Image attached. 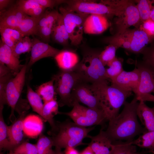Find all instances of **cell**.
I'll return each instance as SVG.
<instances>
[{
    "label": "cell",
    "instance_id": "obj_1",
    "mask_svg": "<svg viewBox=\"0 0 154 154\" xmlns=\"http://www.w3.org/2000/svg\"><path fill=\"white\" fill-rule=\"evenodd\" d=\"M138 101L135 96L130 102L126 101L121 113L108 121L105 132L112 142L132 141L136 136L147 131L142 127L137 120Z\"/></svg>",
    "mask_w": 154,
    "mask_h": 154
},
{
    "label": "cell",
    "instance_id": "obj_2",
    "mask_svg": "<svg viewBox=\"0 0 154 154\" xmlns=\"http://www.w3.org/2000/svg\"><path fill=\"white\" fill-rule=\"evenodd\" d=\"M91 84L108 121L118 115L120 107L127 98L133 94L131 91L112 84L109 86L107 80Z\"/></svg>",
    "mask_w": 154,
    "mask_h": 154
},
{
    "label": "cell",
    "instance_id": "obj_3",
    "mask_svg": "<svg viewBox=\"0 0 154 154\" xmlns=\"http://www.w3.org/2000/svg\"><path fill=\"white\" fill-rule=\"evenodd\" d=\"M129 0H101L99 3L93 0H66L67 10L87 14L102 15L108 18L118 17L124 12Z\"/></svg>",
    "mask_w": 154,
    "mask_h": 154
},
{
    "label": "cell",
    "instance_id": "obj_4",
    "mask_svg": "<svg viewBox=\"0 0 154 154\" xmlns=\"http://www.w3.org/2000/svg\"><path fill=\"white\" fill-rule=\"evenodd\" d=\"M57 129L51 137L55 147L62 149L68 147H76L84 144L83 141L95 126L84 127L80 126L67 119L56 123Z\"/></svg>",
    "mask_w": 154,
    "mask_h": 154
},
{
    "label": "cell",
    "instance_id": "obj_5",
    "mask_svg": "<svg viewBox=\"0 0 154 154\" xmlns=\"http://www.w3.org/2000/svg\"><path fill=\"white\" fill-rule=\"evenodd\" d=\"M101 52L89 48L83 50L82 60L73 70L83 81L93 84L107 80L106 68L99 58Z\"/></svg>",
    "mask_w": 154,
    "mask_h": 154
},
{
    "label": "cell",
    "instance_id": "obj_6",
    "mask_svg": "<svg viewBox=\"0 0 154 154\" xmlns=\"http://www.w3.org/2000/svg\"><path fill=\"white\" fill-rule=\"evenodd\" d=\"M73 108L69 112L61 113L68 116L76 124L83 127H89L95 125L103 126L108 121L103 111L84 106L74 101Z\"/></svg>",
    "mask_w": 154,
    "mask_h": 154
},
{
    "label": "cell",
    "instance_id": "obj_7",
    "mask_svg": "<svg viewBox=\"0 0 154 154\" xmlns=\"http://www.w3.org/2000/svg\"><path fill=\"white\" fill-rule=\"evenodd\" d=\"M54 80L55 90L60 99L59 106L65 105L72 106L71 94L76 85L82 80L80 76L74 71H61L52 77Z\"/></svg>",
    "mask_w": 154,
    "mask_h": 154
},
{
    "label": "cell",
    "instance_id": "obj_8",
    "mask_svg": "<svg viewBox=\"0 0 154 154\" xmlns=\"http://www.w3.org/2000/svg\"><path fill=\"white\" fill-rule=\"evenodd\" d=\"M59 10L62 16L71 44L74 46L79 45L83 40L84 24L89 15L69 11L64 7H60Z\"/></svg>",
    "mask_w": 154,
    "mask_h": 154
},
{
    "label": "cell",
    "instance_id": "obj_9",
    "mask_svg": "<svg viewBox=\"0 0 154 154\" xmlns=\"http://www.w3.org/2000/svg\"><path fill=\"white\" fill-rule=\"evenodd\" d=\"M27 64L26 63L15 77L8 82L6 89V104L11 108L9 119L13 123L16 118L14 115L16 106L19 99L24 85Z\"/></svg>",
    "mask_w": 154,
    "mask_h": 154
},
{
    "label": "cell",
    "instance_id": "obj_10",
    "mask_svg": "<svg viewBox=\"0 0 154 154\" xmlns=\"http://www.w3.org/2000/svg\"><path fill=\"white\" fill-rule=\"evenodd\" d=\"M135 3V0H131L123 13L115 18L112 25L113 35L122 32L132 26L139 28L140 17Z\"/></svg>",
    "mask_w": 154,
    "mask_h": 154
},
{
    "label": "cell",
    "instance_id": "obj_11",
    "mask_svg": "<svg viewBox=\"0 0 154 154\" xmlns=\"http://www.w3.org/2000/svg\"><path fill=\"white\" fill-rule=\"evenodd\" d=\"M89 84L82 80L76 85L73 89L71 94L72 104L75 101L82 103L89 108L102 110L99 99L92 84Z\"/></svg>",
    "mask_w": 154,
    "mask_h": 154
},
{
    "label": "cell",
    "instance_id": "obj_12",
    "mask_svg": "<svg viewBox=\"0 0 154 154\" xmlns=\"http://www.w3.org/2000/svg\"><path fill=\"white\" fill-rule=\"evenodd\" d=\"M135 65L140 72V80L135 96L151 94L154 91V67L143 60L136 61Z\"/></svg>",
    "mask_w": 154,
    "mask_h": 154
},
{
    "label": "cell",
    "instance_id": "obj_13",
    "mask_svg": "<svg viewBox=\"0 0 154 154\" xmlns=\"http://www.w3.org/2000/svg\"><path fill=\"white\" fill-rule=\"evenodd\" d=\"M112 85L122 89L133 92H137L140 80L139 71L135 67L132 71H123L119 75L110 80Z\"/></svg>",
    "mask_w": 154,
    "mask_h": 154
},
{
    "label": "cell",
    "instance_id": "obj_14",
    "mask_svg": "<svg viewBox=\"0 0 154 154\" xmlns=\"http://www.w3.org/2000/svg\"><path fill=\"white\" fill-rule=\"evenodd\" d=\"M32 40L31 56L27 64V70L39 60L48 57H54L61 51L36 38H33Z\"/></svg>",
    "mask_w": 154,
    "mask_h": 154
},
{
    "label": "cell",
    "instance_id": "obj_15",
    "mask_svg": "<svg viewBox=\"0 0 154 154\" xmlns=\"http://www.w3.org/2000/svg\"><path fill=\"white\" fill-rule=\"evenodd\" d=\"M0 26L17 29L21 21L28 16L19 8L16 3L0 11Z\"/></svg>",
    "mask_w": 154,
    "mask_h": 154
},
{
    "label": "cell",
    "instance_id": "obj_16",
    "mask_svg": "<svg viewBox=\"0 0 154 154\" xmlns=\"http://www.w3.org/2000/svg\"><path fill=\"white\" fill-rule=\"evenodd\" d=\"M110 26L108 18L100 15H89L84 22V33L89 34L102 33Z\"/></svg>",
    "mask_w": 154,
    "mask_h": 154
},
{
    "label": "cell",
    "instance_id": "obj_17",
    "mask_svg": "<svg viewBox=\"0 0 154 154\" xmlns=\"http://www.w3.org/2000/svg\"><path fill=\"white\" fill-rule=\"evenodd\" d=\"M26 113V111H23L10 125L8 126L9 139L10 144V151H13L23 142L22 141L24 134L23 121Z\"/></svg>",
    "mask_w": 154,
    "mask_h": 154
},
{
    "label": "cell",
    "instance_id": "obj_18",
    "mask_svg": "<svg viewBox=\"0 0 154 154\" xmlns=\"http://www.w3.org/2000/svg\"><path fill=\"white\" fill-rule=\"evenodd\" d=\"M91 139L88 145L90 146L94 154H110L113 142L102 128L97 135L88 137Z\"/></svg>",
    "mask_w": 154,
    "mask_h": 154
},
{
    "label": "cell",
    "instance_id": "obj_19",
    "mask_svg": "<svg viewBox=\"0 0 154 154\" xmlns=\"http://www.w3.org/2000/svg\"><path fill=\"white\" fill-rule=\"evenodd\" d=\"M0 63L5 64L15 76L23 66L20 64L19 58L14 55L11 48L1 40L0 41Z\"/></svg>",
    "mask_w": 154,
    "mask_h": 154
},
{
    "label": "cell",
    "instance_id": "obj_20",
    "mask_svg": "<svg viewBox=\"0 0 154 154\" xmlns=\"http://www.w3.org/2000/svg\"><path fill=\"white\" fill-rule=\"evenodd\" d=\"M54 58L62 71H73L79 62L77 54L74 51L67 50H61Z\"/></svg>",
    "mask_w": 154,
    "mask_h": 154
},
{
    "label": "cell",
    "instance_id": "obj_21",
    "mask_svg": "<svg viewBox=\"0 0 154 154\" xmlns=\"http://www.w3.org/2000/svg\"><path fill=\"white\" fill-rule=\"evenodd\" d=\"M154 40L139 29H132L129 51L135 54L141 53L143 50Z\"/></svg>",
    "mask_w": 154,
    "mask_h": 154
},
{
    "label": "cell",
    "instance_id": "obj_22",
    "mask_svg": "<svg viewBox=\"0 0 154 154\" xmlns=\"http://www.w3.org/2000/svg\"><path fill=\"white\" fill-rule=\"evenodd\" d=\"M43 128V121L39 116L30 115L24 118V132L27 136L31 138L36 137L42 133Z\"/></svg>",
    "mask_w": 154,
    "mask_h": 154
},
{
    "label": "cell",
    "instance_id": "obj_23",
    "mask_svg": "<svg viewBox=\"0 0 154 154\" xmlns=\"http://www.w3.org/2000/svg\"><path fill=\"white\" fill-rule=\"evenodd\" d=\"M137 114L147 131H154V106L150 108L144 102L140 101L137 108Z\"/></svg>",
    "mask_w": 154,
    "mask_h": 154
},
{
    "label": "cell",
    "instance_id": "obj_24",
    "mask_svg": "<svg viewBox=\"0 0 154 154\" xmlns=\"http://www.w3.org/2000/svg\"><path fill=\"white\" fill-rule=\"evenodd\" d=\"M53 40L63 46H66L69 39L64 23L62 15L60 13L52 29L51 35Z\"/></svg>",
    "mask_w": 154,
    "mask_h": 154
},
{
    "label": "cell",
    "instance_id": "obj_25",
    "mask_svg": "<svg viewBox=\"0 0 154 154\" xmlns=\"http://www.w3.org/2000/svg\"><path fill=\"white\" fill-rule=\"evenodd\" d=\"M132 29L129 28L122 32L105 38L104 42L115 45L118 48H123L129 51L130 47Z\"/></svg>",
    "mask_w": 154,
    "mask_h": 154
},
{
    "label": "cell",
    "instance_id": "obj_26",
    "mask_svg": "<svg viewBox=\"0 0 154 154\" xmlns=\"http://www.w3.org/2000/svg\"><path fill=\"white\" fill-rule=\"evenodd\" d=\"M59 105L56 98L48 101L44 102L42 117L47 121L51 128V130L54 132L57 129L56 123L54 117L60 112L58 111Z\"/></svg>",
    "mask_w": 154,
    "mask_h": 154
},
{
    "label": "cell",
    "instance_id": "obj_27",
    "mask_svg": "<svg viewBox=\"0 0 154 154\" xmlns=\"http://www.w3.org/2000/svg\"><path fill=\"white\" fill-rule=\"evenodd\" d=\"M19 8L27 15L39 18L45 12L46 8L40 6L34 0H20L16 3Z\"/></svg>",
    "mask_w": 154,
    "mask_h": 154
},
{
    "label": "cell",
    "instance_id": "obj_28",
    "mask_svg": "<svg viewBox=\"0 0 154 154\" xmlns=\"http://www.w3.org/2000/svg\"><path fill=\"white\" fill-rule=\"evenodd\" d=\"M1 40L13 50L16 43L23 37L21 32L16 29L0 26Z\"/></svg>",
    "mask_w": 154,
    "mask_h": 154
},
{
    "label": "cell",
    "instance_id": "obj_29",
    "mask_svg": "<svg viewBox=\"0 0 154 154\" xmlns=\"http://www.w3.org/2000/svg\"><path fill=\"white\" fill-rule=\"evenodd\" d=\"M131 141L113 142L110 154H145L149 153L148 151H137L136 145L131 144Z\"/></svg>",
    "mask_w": 154,
    "mask_h": 154
},
{
    "label": "cell",
    "instance_id": "obj_30",
    "mask_svg": "<svg viewBox=\"0 0 154 154\" xmlns=\"http://www.w3.org/2000/svg\"><path fill=\"white\" fill-rule=\"evenodd\" d=\"M41 17L35 18L28 15L21 21L17 29L23 37L35 35L37 27Z\"/></svg>",
    "mask_w": 154,
    "mask_h": 154
},
{
    "label": "cell",
    "instance_id": "obj_31",
    "mask_svg": "<svg viewBox=\"0 0 154 154\" xmlns=\"http://www.w3.org/2000/svg\"><path fill=\"white\" fill-rule=\"evenodd\" d=\"M131 143L147 149L149 153L154 154V131H145L137 139L132 141Z\"/></svg>",
    "mask_w": 154,
    "mask_h": 154
},
{
    "label": "cell",
    "instance_id": "obj_32",
    "mask_svg": "<svg viewBox=\"0 0 154 154\" xmlns=\"http://www.w3.org/2000/svg\"><path fill=\"white\" fill-rule=\"evenodd\" d=\"M38 94L44 102L52 100L55 98L56 92L53 79L40 85L37 90Z\"/></svg>",
    "mask_w": 154,
    "mask_h": 154
},
{
    "label": "cell",
    "instance_id": "obj_33",
    "mask_svg": "<svg viewBox=\"0 0 154 154\" xmlns=\"http://www.w3.org/2000/svg\"><path fill=\"white\" fill-rule=\"evenodd\" d=\"M3 107L0 106V150H11L9 139L8 126L5 123L3 115Z\"/></svg>",
    "mask_w": 154,
    "mask_h": 154
},
{
    "label": "cell",
    "instance_id": "obj_34",
    "mask_svg": "<svg viewBox=\"0 0 154 154\" xmlns=\"http://www.w3.org/2000/svg\"><path fill=\"white\" fill-rule=\"evenodd\" d=\"M27 96L33 110L42 117L44 104L40 97L29 86H27Z\"/></svg>",
    "mask_w": 154,
    "mask_h": 154
},
{
    "label": "cell",
    "instance_id": "obj_35",
    "mask_svg": "<svg viewBox=\"0 0 154 154\" xmlns=\"http://www.w3.org/2000/svg\"><path fill=\"white\" fill-rule=\"evenodd\" d=\"M139 15L140 25L150 19L151 10L154 5V0H135Z\"/></svg>",
    "mask_w": 154,
    "mask_h": 154
},
{
    "label": "cell",
    "instance_id": "obj_36",
    "mask_svg": "<svg viewBox=\"0 0 154 154\" xmlns=\"http://www.w3.org/2000/svg\"><path fill=\"white\" fill-rule=\"evenodd\" d=\"M38 154H55L54 150L52 149L54 146L52 137H48L41 133L36 144Z\"/></svg>",
    "mask_w": 154,
    "mask_h": 154
},
{
    "label": "cell",
    "instance_id": "obj_37",
    "mask_svg": "<svg viewBox=\"0 0 154 154\" xmlns=\"http://www.w3.org/2000/svg\"><path fill=\"white\" fill-rule=\"evenodd\" d=\"M123 59L116 57L115 59L109 64V68L106 69V76L110 80L119 75L124 70L123 68Z\"/></svg>",
    "mask_w": 154,
    "mask_h": 154
},
{
    "label": "cell",
    "instance_id": "obj_38",
    "mask_svg": "<svg viewBox=\"0 0 154 154\" xmlns=\"http://www.w3.org/2000/svg\"><path fill=\"white\" fill-rule=\"evenodd\" d=\"M32 44V39L29 36L23 37L15 44L12 50L13 54L19 59L21 54L31 51Z\"/></svg>",
    "mask_w": 154,
    "mask_h": 154
},
{
    "label": "cell",
    "instance_id": "obj_39",
    "mask_svg": "<svg viewBox=\"0 0 154 154\" xmlns=\"http://www.w3.org/2000/svg\"><path fill=\"white\" fill-rule=\"evenodd\" d=\"M118 48L114 45L109 44L100 52L99 58L104 66H108L115 59L116 51Z\"/></svg>",
    "mask_w": 154,
    "mask_h": 154
},
{
    "label": "cell",
    "instance_id": "obj_40",
    "mask_svg": "<svg viewBox=\"0 0 154 154\" xmlns=\"http://www.w3.org/2000/svg\"><path fill=\"white\" fill-rule=\"evenodd\" d=\"M15 154H38L36 144L24 141L13 151Z\"/></svg>",
    "mask_w": 154,
    "mask_h": 154
},
{
    "label": "cell",
    "instance_id": "obj_41",
    "mask_svg": "<svg viewBox=\"0 0 154 154\" xmlns=\"http://www.w3.org/2000/svg\"><path fill=\"white\" fill-rule=\"evenodd\" d=\"M13 75L11 72L0 77V106H4L6 104V89L7 84L9 80L12 78Z\"/></svg>",
    "mask_w": 154,
    "mask_h": 154
},
{
    "label": "cell",
    "instance_id": "obj_42",
    "mask_svg": "<svg viewBox=\"0 0 154 154\" xmlns=\"http://www.w3.org/2000/svg\"><path fill=\"white\" fill-rule=\"evenodd\" d=\"M146 47L141 54L143 55V60L154 67V41Z\"/></svg>",
    "mask_w": 154,
    "mask_h": 154
},
{
    "label": "cell",
    "instance_id": "obj_43",
    "mask_svg": "<svg viewBox=\"0 0 154 154\" xmlns=\"http://www.w3.org/2000/svg\"><path fill=\"white\" fill-rule=\"evenodd\" d=\"M140 29L144 31L154 40V21L149 19L142 23L139 26Z\"/></svg>",
    "mask_w": 154,
    "mask_h": 154
},
{
    "label": "cell",
    "instance_id": "obj_44",
    "mask_svg": "<svg viewBox=\"0 0 154 154\" xmlns=\"http://www.w3.org/2000/svg\"><path fill=\"white\" fill-rule=\"evenodd\" d=\"M41 6L46 8L53 9L55 6L61 3H65L66 0H34Z\"/></svg>",
    "mask_w": 154,
    "mask_h": 154
},
{
    "label": "cell",
    "instance_id": "obj_45",
    "mask_svg": "<svg viewBox=\"0 0 154 154\" xmlns=\"http://www.w3.org/2000/svg\"><path fill=\"white\" fill-rule=\"evenodd\" d=\"M153 92L154 93V91ZM136 97L139 102L148 101L154 102V95L151 94H143Z\"/></svg>",
    "mask_w": 154,
    "mask_h": 154
},
{
    "label": "cell",
    "instance_id": "obj_46",
    "mask_svg": "<svg viewBox=\"0 0 154 154\" xmlns=\"http://www.w3.org/2000/svg\"><path fill=\"white\" fill-rule=\"evenodd\" d=\"M13 1L11 0H0V11L5 10L9 6H11Z\"/></svg>",
    "mask_w": 154,
    "mask_h": 154
},
{
    "label": "cell",
    "instance_id": "obj_47",
    "mask_svg": "<svg viewBox=\"0 0 154 154\" xmlns=\"http://www.w3.org/2000/svg\"><path fill=\"white\" fill-rule=\"evenodd\" d=\"M12 72L11 70L5 64L0 63V77Z\"/></svg>",
    "mask_w": 154,
    "mask_h": 154
},
{
    "label": "cell",
    "instance_id": "obj_48",
    "mask_svg": "<svg viewBox=\"0 0 154 154\" xmlns=\"http://www.w3.org/2000/svg\"><path fill=\"white\" fill-rule=\"evenodd\" d=\"M64 154H80L78 151L75 147H68L65 149Z\"/></svg>",
    "mask_w": 154,
    "mask_h": 154
},
{
    "label": "cell",
    "instance_id": "obj_49",
    "mask_svg": "<svg viewBox=\"0 0 154 154\" xmlns=\"http://www.w3.org/2000/svg\"><path fill=\"white\" fill-rule=\"evenodd\" d=\"M80 154H94L90 146L88 145L80 153Z\"/></svg>",
    "mask_w": 154,
    "mask_h": 154
},
{
    "label": "cell",
    "instance_id": "obj_50",
    "mask_svg": "<svg viewBox=\"0 0 154 154\" xmlns=\"http://www.w3.org/2000/svg\"><path fill=\"white\" fill-rule=\"evenodd\" d=\"M54 150L55 154H64V152L61 151V149H60L55 147Z\"/></svg>",
    "mask_w": 154,
    "mask_h": 154
},
{
    "label": "cell",
    "instance_id": "obj_51",
    "mask_svg": "<svg viewBox=\"0 0 154 154\" xmlns=\"http://www.w3.org/2000/svg\"><path fill=\"white\" fill-rule=\"evenodd\" d=\"M150 19L154 21V5L151 12Z\"/></svg>",
    "mask_w": 154,
    "mask_h": 154
},
{
    "label": "cell",
    "instance_id": "obj_52",
    "mask_svg": "<svg viewBox=\"0 0 154 154\" xmlns=\"http://www.w3.org/2000/svg\"><path fill=\"white\" fill-rule=\"evenodd\" d=\"M0 154H3L2 153H0ZM7 154H15V153L13 151H10L9 153Z\"/></svg>",
    "mask_w": 154,
    "mask_h": 154
}]
</instances>
